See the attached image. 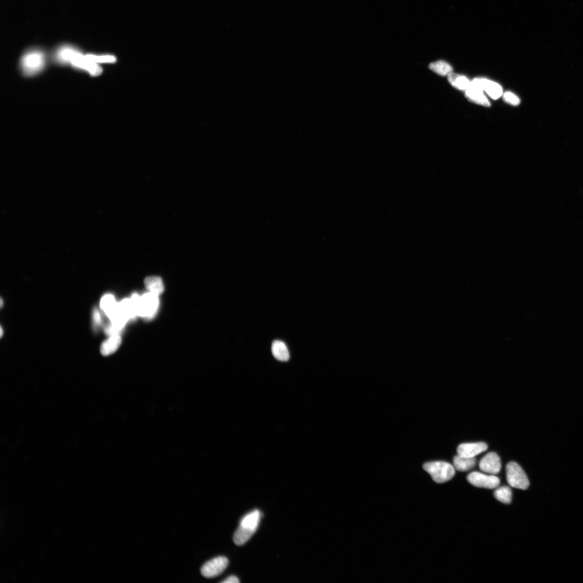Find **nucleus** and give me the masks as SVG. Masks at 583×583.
<instances>
[{"label":"nucleus","mask_w":583,"mask_h":583,"mask_svg":"<svg viewBox=\"0 0 583 583\" xmlns=\"http://www.w3.org/2000/svg\"><path fill=\"white\" fill-rule=\"evenodd\" d=\"M155 98L140 91L121 93L111 104L108 116L113 124L122 129H138L149 105Z\"/></svg>","instance_id":"obj_2"},{"label":"nucleus","mask_w":583,"mask_h":583,"mask_svg":"<svg viewBox=\"0 0 583 583\" xmlns=\"http://www.w3.org/2000/svg\"><path fill=\"white\" fill-rule=\"evenodd\" d=\"M176 118L184 124L196 129L200 127H226L232 124L233 116L221 110H189V108H174Z\"/></svg>","instance_id":"obj_4"},{"label":"nucleus","mask_w":583,"mask_h":583,"mask_svg":"<svg viewBox=\"0 0 583 583\" xmlns=\"http://www.w3.org/2000/svg\"><path fill=\"white\" fill-rule=\"evenodd\" d=\"M91 126L92 114L88 104L76 98H66L48 107L40 132L51 153H65L87 140Z\"/></svg>","instance_id":"obj_1"},{"label":"nucleus","mask_w":583,"mask_h":583,"mask_svg":"<svg viewBox=\"0 0 583 583\" xmlns=\"http://www.w3.org/2000/svg\"><path fill=\"white\" fill-rule=\"evenodd\" d=\"M289 568L300 583H328V568L319 554H295L289 561Z\"/></svg>","instance_id":"obj_3"}]
</instances>
